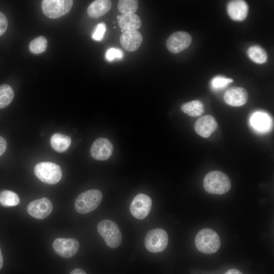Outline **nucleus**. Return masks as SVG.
Wrapping results in <instances>:
<instances>
[{
	"label": "nucleus",
	"instance_id": "nucleus-26",
	"mask_svg": "<svg viewBox=\"0 0 274 274\" xmlns=\"http://www.w3.org/2000/svg\"><path fill=\"white\" fill-rule=\"evenodd\" d=\"M30 51L34 54H40L45 51L47 48V40L44 36H39L32 40L29 43Z\"/></svg>",
	"mask_w": 274,
	"mask_h": 274
},
{
	"label": "nucleus",
	"instance_id": "nucleus-27",
	"mask_svg": "<svg viewBox=\"0 0 274 274\" xmlns=\"http://www.w3.org/2000/svg\"><path fill=\"white\" fill-rule=\"evenodd\" d=\"M233 81L231 78H227L222 76H216L211 81V85L214 89H220L225 88L227 85Z\"/></svg>",
	"mask_w": 274,
	"mask_h": 274
},
{
	"label": "nucleus",
	"instance_id": "nucleus-28",
	"mask_svg": "<svg viewBox=\"0 0 274 274\" xmlns=\"http://www.w3.org/2000/svg\"><path fill=\"white\" fill-rule=\"evenodd\" d=\"M106 29L105 23L103 22L98 23L92 34V38L96 41H102L104 38Z\"/></svg>",
	"mask_w": 274,
	"mask_h": 274
},
{
	"label": "nucleus",
	"instance_id": "nucleus-3",
	"mask_svg": "<svg viewBox=\"0 0 274 274\" xmlns=\"http://www.w3.org/2000/svg\"><path fill=\"white\" fill-rule=\"evenodd\" d=\"M102 198L101 191L90 189L80 193L75 201V208L81 214L89 213L97 208Z\"/></svg>",
	"mask_w": 274,
	"mask_h": 274
},
{
	"label": "nucleus",
	"instance_id": "nucleus-5",
	"mask_svg": "<svg viewBox=\"0 0 274 274\" xmlns=\"http://www.w3.org/2000/svg\"><path fill=\"white\" fill-rule=\"evenodd\" d=\"M34 173L41 181L50 185L58 183L62 176L60 167L49 161L37 163L34 167Z\"/></svg>",
	"mask_w": 274,
	"mask_h": 274
},
{
	"label": "nucleus",
	"instance_id": "nucleus-24",
	"mask_svg": "<svg viewBox=\"0 0 274 274\" xmlns=\"http://www.w3.org/2000/svg\"><path fill=\"white\" fill-rule=\"evenodd\" d=\"M14 93L12 87L6 84L0 85V109L8 106L12 101Z\"/></svg>",
	"mask_w": 274,
	"mask_h": 274
},
{
	"label": "nucleus",
	"instance_id": "nucleus-34",
	"mask_svg": "<svg viewBox=\"0 0 274 274\" xmlns=\"http://www.w3.org/2000/svg\"><path fill=\"white\" fill-rule=\"evenodd\" d=\"M3 265V257L1 250L0 248V269L2 268Z\"/></svg>",
	"mask_w": 274,
	"mask_h": 274
},
{
	"label": "nucleus",
	"instance_id": "nucleus-30",
	"mask_svg": "<svg viewBox=\"0 0 274 274\" xmlns=\"http://www.w3.org/2000/svg\"><path fill=\"white\" fill-rule=\"evenodd\" d=\"M8 22L6 16L0 12V36H2L6 31Z\"/></svg>",
	"mask_w": 274,
	"mask_h": 274
},
{
	"label": "nucleus",
	"instance_id": "nucleus-18",
	"mask_svg": "<svg viewBox=\"0 0 274 274\" xmlns=\"http://www.w3.org/2000/svg\"><path fill=\"white\" fill-rule=\"evenodd\" d=\"M112 2L109 0H96L93 1L87 8L88 15L92 18H98L109 11Z\"/></svg>",
	"mask_w": 274,
	"mask_h": 274
},
{
	"label": "nucleus",
	"instance_id": "nucleus-6",
	"mask_svg": "<svg viewBox=\"0 0 274 274\" xmlns=\"http://www.w3.org/2000/svg\"><path fill=\"white\" fill-rule=\"evenodd\" d=\"M168 241L167 232L162 228H158L149 230L145 237L144 244L146 249L152 253L163 251Z\"/></svg>",
	"mask_w": 274,
	"mask_h": 274
},
{
	"label": "nucleus",
	"instance_id": "nucleus-19",
	"mask_svg": "<svg viewBox=\"0 0 274 274\" xmlns=\"http://www.w3.org/2000/svg\"><path fill=\"white\" fill-rule=\"evenodd\" d=\"M252 126L256 130L264 132L269 129L271 120L266 113L257 112L253 114L250 119Z\"/></svg>",
	"mask_w": 274,
	"mask_h": 274
},
{
	"label": "nucleus",
	"instance_id": "nucleus-33",
	"mask_svg": "<svg viewBox=\"0 0 274 274\" xmlns=\"http://www.w3.org/2000/svg\"><path fill=\"white\" fill-rule=\"evenodd\" d=\"M224 274H243L239 270L231 268L227 270Z\"/></svg>",
	"mask_w": 274,
	"mask_h": 274
},
{
	"label": "nucleus",
	"instance_id": "nucleus-8",
	"mask_svg": "<svg viewBox=\"0 0 274 274\" xmlns=\"http://www.w3.org/2000/svg\"><path fill=\"white\" fill-rule=\"evenodd\" d=\"M52 247L58 255L64 258H70L77 253L80 244L76 238H57L54 241Z\"/></svg>",
	"mask_w": 274,
	"mask_h": 274
},
{
	"label": "nucleus",
	"instance_id": "nucleus-25",
	"mask_svg": "<svg viewBox=\"0 0 274 274\" xmlns=\"http://www.w3.org/2000/svg\"><path fill=\"white\" fill-rule=\"evenodd\" d=\"M138 7L139 2L135 0H120L118 3V9L122 14H134Z\"/></svg>",
	"mask_w": 274,
	"mask_h": 274
},
{
	"label": "nucleus",
	"instance_id": "nucleus-11",
	"mask_svg": "<svg viewBox=\"0 0 274 274\" xmlns=\"http://www.w3.org/2000/svg\"><path fill=\"white\" fill-rule=\"evenodd\" d=\"M53 205L47 198L43 197L30 202L27 205V213L32 217L38 219H44L52 212Z\"/></svg>",
	"mask_w": 274,
	"mask_h": 274
},
{
	"label": "nucleus",
	"instance_id": "nucleus-4",
	"mask_svg": "<svg viewBox=\"0 0 274 274\" xmlns=\"http://www.w3.org/2000/svg\"><path fill=\"white\" fill-rule=\"evenodd\" d=\"M97 230L109 247L115 249L120 245L122 234L115 222L109 219L102 220L97 224Z\"/></svg>",
	"mask_w": 274,
	"mask_h": 274
},
{
	"label": "nucleus",
	"instance_id": "nucleus-13",
	"mask_svg": "<svg viewBox=\"0 0 274 274\" xmlns=\"http://www.w3.org/2000/svg\"><path fill=\"white\" fill-rule=\"evenodd\" d=\"M247 90L242 87H232L228 88L224 94V100L228 105L239 107L245 105L248 100Z\"/></svg>",
	"mask_w": 274,
	"mask_h": 274
},
{
	"label": "nucleus",
	"instance_id": "nucleus-16",
	"mask_svg": "<svg viewBox=\"0 0 274 274\" xmlns=\"http://www.w3.org/2000/svg\"><path fill=\"white\" fill-rule=\"evenodd\" d=\"M227 11L232 19L235 21H242L248 15V6L244 1H232L228 4Z\"/></svg>",
	"mask_w": 274,
	"mask_h": 274
},
{
	"label": "nucleus",
	"instance_id": "nucleus-32",
	"mask_svg": "<svg viewBox=\"0 0 274 274\" xmlns=\"http://www.w3.org/2000/svg\"><path fill=\"white\" fill-rule=\"evenodd\" d=\"M70 274H86V273L83 269L79 268H76L73 269L71 272Z\"/></svg>",
	"mask_w": 274,
	"mask_h": 274
},
{
	"label": "nucleus",
	"instance_id": "nucleus-1",
	"mask_svg": "<svg viewBox=\"0 0 274 274\" xmlns=\"http://www.w3.org/2000/svg\"><path fill=\"white\" fill-rule=\"evenodd\" d=\"M203 186L205 190L211 194H223L231 188V181L224 173L219 170L209 172L204 178Z\"/></svg>",
	"mask_w": 274,
	"mask_h": 274
},
{
	"label": "nucleus",
	"instance_id": "nucleus-12",
	"mask_svg": "<svg viewBox=\"0 0 274 274\" xmlns=\"http://www.w3.org/2000/svg\"><path fill=\"white\" fill-rule=\"evenodd\" d=\"M113 151L111 142L106 138L95 140L90 148V155L94 159L106 160L110 158Z\"/></svg>",
	"mask_w": 274,
	"mask_h": 274
},
{
	"label": "nucleus",
	"instance_id": "nucleus-31",
	"mask_svg": "<svg viewBox=\"0 0 274 274\" xmlns=\"http://www.w3.org/2000/svg\"><path fill=\"white\" fill-rule=\"evenodd\" d=\"M7 147V143L6 140L0 136V156L6 151Z\"/></svg>",
	"mask_w": 274,
	"mask_h": 274
},
{
	"label": "nucleus",
	"instance_id": "nucleus-20",
	"mask_svg": "<svg viewBox=\"0 0 274 274\" xmlns=\"http://www.w3.org/2000/svg\"><path fill=\"white\" fill-rule=\"evenodd\" d=\"M52 148L56 152L62 153L66 151L71 144L70 136L60 133H54L50 139Z\"/></svg>",
	"mask_w": 274,
	"mask_h": 274
},
{
	"label": "nucleus",
	"instance_id": "nucleus-10",
	"mask_svg": "<svg viewBox=\"0 0 274 274\" xmlns=\"http://www.w3.org/2000/svg\"><path fill=\"white\" fill-rule=\"evenodd\" d=\"M191 41L192 38L189 33L186 31H178L169 37L166 46L170 52L176 54L188 48Z\"/></svg>",
	"mask_w": 274,
	"mask_h": 274
},
{
	"label": "nucleus",
	"instance_id": "nucleus-17",
	"mask_svg": "<svg viewBox=\"0 0 274 274\" xmlns=\"http://www.w3.org/2000/svg\"><path fill=\"white\" fill-rule=\"evenodd\" d=\"M118 25L121 32L138 30L141 26L140 17L135 14H121L117 17Z\"/></svg>",
	"mask_w": 274,
	"mask_h": 274
},
{
	"label": "nucleus",
	"instance_id": "nucleus-29",
	"mask_svg": "<svg viewBox=\"0 0 274 274\" xmlns=\"http://www.w3.org/2000/svg\"><path fill=\"white\" fill-rule=\"evenodd\" d=\"M123 57V51L118 48H110L107 51L105 57L108 61H112L116 59H121Z\"/></svg>",
	"mask_w": 274,
	"mask_h": 274
},
{
	"label": "nucleus",
	"instance_id": "nucleus-21",
	"mask_svg": "<svg viewBox=\"0 0 274 274\" xmlns=\"http://www.w3.org/2000/svg\"><path fill=\"white\" fill-rule=\"evenodd\" d=\"M182 111L192 117L201 115L204 112V106L198 100H194L183 104L181 106Z\"/></svg>",
	"mask_w": 274,
	"mask_h": 274
},
{
	"label": "nucleus",
	"instance_id": "nucleus-22",
	"mask_svg": "<svg viewBox=\"0 0 274 274\" xmlns=\"http://www.w3.org/2000/svg\"><path fill=\"white\" fill-rule=\"evenodd\" d=\"M247 54L250 59L256 63H263L267 60L266 52L259 46L254 45L249 47L247 50Z\"/></svg>",
	"mask_w": 274,
	"mask_h": 274
},
{
	"label": "nucleus",
	"instance_id": "nucleus-15",
	"mask_svg": "<svg viewBox=\"0 0 274 274\" xmlns=\"http://www.w3.org/2000/svg\"><path fill=\"white\" fill-rule=\"evenodd\" d=\"M143 36L138 30L125 31L120 37V42L122 47L127 51H136L141 45Z\"/></svg>",
	"mask_w": 274,
	"mask_h": 274
},
{
	"label": "nucleus",
	"instance_id": "nucleus-23",
	"mask_svg": "<svg viewBox=\"0 0 274 274\" xmlns=\"http://www.w3.org/2000/svg\"><path fill=\"white\" fill-rule=\"evenodd\" d=\"M18 195L10 190H3L0 192V204L5 207H14L19 203Z\"/></svg>",
	"mask_w": 274,
	"mask_h": 274
},
{
	"label": "nucleus",
	"instance_id": "nucleus-14",
	"mask_svg": "<svg viewBox=\"0 0 274 274\" xmlns=\"http://www.w3.org/2000/svg\"><path fill=\"white\" fill-rule=\"evenodd\" d=\"M218 127L217 122L214 117L206 115L200 117L194 124L196 132L202 138H209Z\"/></svg>",
	"mask_w": 274,
	"mask_h": 274
},
{
	"label": "nucleus",
	"instance_id": "nucleus-2",
	"mask_svg": "<svg viewBox=\"0 0 274 274\" xmlns=\"http://www.w3.org/2000/svg\"><path fill=\"white\" fill-rule=\"evenodd\" d=\"M194 242L197 250L207 254L216 252L219 249L221 244L217 233L210 228H203L199 231L196 235Z\"/></svg>",
	"mask_w": 274,
	"mask_h": 274
},
{
	"label": "nucleus",
	"instance_id": "nucleus-7",
	"mask_svg": "<svg viewBox=\"0 0 274 274\" xmlns=\"http://www.w3.org/2000/svg\"><path fill=\"white\" fill-rule=\"evenodd\" d=\"M73 5V1L71 0H44L42 9L47 17L55 19L68 13Z\"/></svg>",
	"mask_w": 274,
	"mask_h": 274
},
{
	"label": "nucleus",
	"instance_id": "nucleus-9",
	"mask_svg": "<svg viewBox=\"0 0 274 274\" xmlns=\"http://www.w3.org/2000/svg\"><path fill=\"white\" fill-rule=\"evenodd\" d=\"M152 207V199L146 194H137L132 200L129 210L135 218L142 220L149 214Z\"/></svg>",
	"mask_w": 274,
	"mask_h": 274
}]
</instances>
